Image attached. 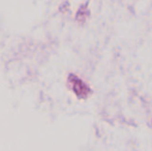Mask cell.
Returning <instances> with one entry per match:
<instances>
[{
    "label": "cell",
    "instance_id": "1",
    "mask_svg": "<svg viewBox=\"0 0 152 151\" xmlns=\"http://www.w3.org/2000/svg\"><path fill=\"white\" fill-rule=\"evenodd\" d=\"M151 126H152V123H151Z\"/></svg>",
    "mask_w": 152,
    "mask_h": 151
}]
</instances>
